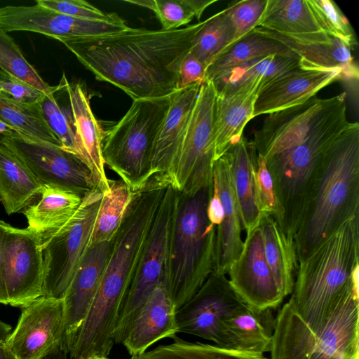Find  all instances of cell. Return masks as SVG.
Segmentation results:
<instances>
[{"label": "cell", "instance_id": "9", "mask_svg": "<svg viewBox=\"0 0 359 359\" xmlns=\"http://www.w3.org/2000/svg\"><path fill=\"white\" fill-rule=\"evenodd\" d=\"M102 194L98 187L87 192L70 221L41 240L43 295L64 297L89 248Z\"/></svg>", "mask_w": 359, "mask_h": 359}, {"label": "cell", "instance_id": "43", "mask_svg": "<svg viewBox=\"0 0 359 359\" xmlns=\"http://www.w3.org/2000/svg\"><path fill=\"white\" fill-rule=\"evenodd\" d=\"M254 181L256 203L259 212L271 215L281 228L283 215L272 178L265 158L258 154L254 170Z\"/></svg>", "mask_w": 359, "mask_h": 359}, {"label": "cell", "instance_id": "3", "mask_svg": "<svg viewBox=\"0 0 359 359\" xmlns=\"http://www.w3.org/2000/svg\"><path fill=\"white\" fill-rule=\"evenodd\" d=\"M359 215L344 222L298 263L288 303L309 325H323L351 290L359 289Z\"/></svg>", "mask_w": 359, "mask_h": 359}, {"label": "cell", "instance_id": "12", "mask_svg": "<svg viewBox=\"0 0 359 359\" xmlns=\"http://www.w3.org/2000/svg\"><path fill=\"white\" fill-rule=\"evenodd\" d=\"M3 269L8 304L24 307L43 296V259L40 237L27 228L0 220Z\"/></svg>", "mask_w": 359, "mask_h": 359}, {"label": "cell", "instance_id": "37", "mask_svg": "<svg viewBox=\"0 0 359 359\" xmlns=\"http://www.w3.org/2000/svg\"><path fill=\"white\" fill-rule=\"evenodd\" d=\"M169 344L160 345L128 359H269L264 354L242 352L217 344L191 342L178 337Z\"/></svg>", "mask_w": 359, "mask_h": 359}, {"label": "cell", "instance_id": "15", "mask_svg": "<svg viewBox=\"0 0 359 359\" xmlns=\"http://www.w3.org/2000/svg\"><path fill=\"white\" fill-rule=\"evenodd\" d=\"M4 344L15 359H43L64 346L63 298L41 296L22 307Z\"/></svg>", "mask_w": 359, "mask_h": 359}, {"label": "cell", "instance_id": "55", "mask_svg": "<svg viewBox=\"0 0 359 359\" xmlns=\"http://www.w3.org/2000/svg\"><path fill=\"white\" fill-rule=\"evenodd\" d=\"M0 94H4V93H3V90H2V89H1V86H0Z\"/></svg>", "mask_w": 359, "mask_h": 359}, {"label": "cell", "instance_id": "58", "mask_svg": "<svg viewBox=\"0 0 359 359\" xmlns=\"http://www.w3.org/2000/svg\"><path fill=\"white\" fill-rule=\"evenodd\" d=\"M0 202H1V199H0Z\"/></svg>", "mask_w": 359, "mask_h": 359}, {"label": "cell", "instance_id": "44", "mask_svg": "<svg viewBox=\"0 0 359 359\" xmlns=\"http://www.w3.org/2000/svg\"><path fill=\"white\" fill-rule=\"evenodd\" d=\"M266 4L267 0H243L228 5L225 10L234 30V43L258 26Z\"/></svg>", "mask_w": 359, "mask_h": 359}, {"label": "cell", "instance_id": "36", "mask_svg": "<svg viewBox=\"0 0 359 359\" xmlns=\"http://www.w3.org/2000/svg\"><path fill=\"white\" fill-rule=\"evenodd\" d=\"M0 123L25 137L60 146L44 120L39 104H21L0 94Z\"/></svg>", "mask_w": 359, "mask_h": 359}, {"label": "cell", "instance_id": "45", "mask_svg": "<svg viewBox=\"0 0 359 359\" xmlns=\"http://www.w3.org/2000/svg\"><path fill=\"white\" fill-rule=\"evenodd\" d=\"M36 4L59 13L78 18L106 22L123 20L115 13H104L83 0H36Z\"/></svg>", "mask_w": 359, "mask_h": 359}, {"label": "cell", "instance_id": "20", "mask_svg": "<svg viewBox=\"0 0 359 359\" xmlns=\"http://www.w3.org/2000/svg\"><path fill=\"white\" fill-rule=\"evenodd\" d=\"M254 32L277 40L300 58L299 66L307 69H340L343 80L358 81L359 72L351 53L353 48L324 32L289 35L257 27Z\"/></svg>", "mask_w": 359, "mask_h": 359}, {"label": "cell", "instance_id": "21", "mask_svg": "<svg viewBox=\"0 0 359 359\" xmlns=\"http://www.w3.org/2000/svg\"><path fill=\"white\" fill-rule=\"evenodd\" d=\"M339 80H343L340 69H307L299 66L261 89L255 100L253 117L301 104Z\"/></svg>", "mask_w": 359, "mask_h": 359}, {"label": "cell", "instance_id": "52", "mask_svg": "<svg viewBox=\"0 0 359 359\" xmlns=\"http://www.w3.org/2000/svg\"><path fill=\"white\" fill-rule=\"evenodd\" d=\"M0 359H15L6 349L4 343L0 344Z\"/></svg>", "mask_w": 359, "mask_h": 359}, {"label": "cell", "instance_id": "42", "mask_svg": "<svg viewBox=\"0 0 359 359\" xmlns=\"http://www.w3.org/2000/svg\"><path fill=\"white\" fill-rule=\"evenodd\" d=\"M323 32L351 47L358 44L354 31L342 11L332 0H309Z\"/></svg>", "mask_w": 359, "mask_h": 359}, {"label": "cell", "instance_id": "10", "mask_svg": "<svg viewBox=\"0 0 359 359\" xmlns=\"http://www.w3.org/2000/svg\"><path fill=\"white\" fill-rule=\"evenodd\" d=\"M177 196V191L170 187L165 188L116 322L115 344H122L139 311L154 288L163 282L168 241Z\"/></svg>", "mask_w": 359, "mask_h": 359}, {"label": "cell", "instance_id": "25", "mask_svg": "<svg viewBox=\"0 0 359 359\" xmlns=\"http://www.w3.org/2000/svg\"><path fill=\"white\" fill-rule=\"evenodd\" d=\"M265 85L259 81L228 93L216 94L213 123L215 161L243 137L245 125L254 118L255 100Z\"/></svg>", "mask_w": 359, "mask_h": 359}, {"label": "cell", "instance_id": "47", "mask_svg": "<svg viewBox=\"0 0 359 359\" xmlns=\"http://www.w3.org/2000/svg\"><path fill=\"white\" fill-rule=\"evenodd\" d=\"M205 67L189 50L182 61L178 75L177 89L194 83H203L205 79Z\"/></svg>", "mask_w": 359, "mask_h": 359}, {"label": "cell", "instance_id": "56", "mask_svg": "<svg viewBox=\"0 0 359 359\" xmlns=\"http://www.w3.org/2000/svg\"><path fill=\"white\" fill-rule=\"evenodd\" d=\"M4 136L0 135V142H1V140H2V137H3Z\"/></svg>", "mask_w": 359, "mask_h": 359}, {"label": "cell", "instance_id": "39", "mask_svg": "<svg viewBox=\"0 0 359 359\" xmlns=\"http://www.w3.org/2000/svg\"><path fill=\"white\" fill-rule=\"evenodd\" d=\"M152 11L159 20L163 30L170 31L199 20L204 11L217 0H125Z\"/></svg>", "mask_w": 359, "mask_h": 359}, {"label": "cell", "instance_id": "50", "mask_svg": "<svg viewBox=\"0 0 359 359\" xmlns=\"http://www.w3.org/2000/svg\"><path fill=\"white\" fill-rule=\"evenodd\" d=\"M43 359H69L67 352L64 346H62Z\"/></svg>", "mask_w": 359, "mask_h": 359}, {"label": "cell", "instance_id": "17", "mask_svg": "<svg viewBox=\"0 0 359 359\" xmlns=\"http://www.w3.org/2000/svg\"><path fill=\"white\" fill-rule=\"evenodd\" d=\"M128 27L124 20L106 22L78 18L59 13L38 4L0 8V29L4 31L32 32L60 42L79 37L111 34Z\"/></svg>", "mask_w": 359, "mask_h": 359}, {"label": "cell", "instance_id": "5", "mask_svg": "<svg viewBox=\"0 0 359 359\" xmlns=\"http://www.w3.org/2000/svg\"><path fill=\"white\" fill-rule=\"evenodd\" d=\"M212 191L213 182L194 194L178 191L163 276L177 310L198 291L213 271L217 226L207 215Z\"/></svg>", "mask_w": 359, "mask_h": 359}, {"label": "cell", "instance_id": "11", "mask_svg": "<svg viewBox=\"0 0 359 359\" xmlns=\"http://www.w3.org/2000/svg\"><path fill=\"white\" fill-rule=\"evenodd\" d=\"M216 93L212 83H202L172 174V188L194 194L213 182L215 142L213 134Z\"/></svg>", "mask_w": 359, "mask_h": 359}, {"label": "cell", "instance_id": "49", "mask_svg": "<svg viewBox=\"0 0 359 359\" xmlns=\"http://www.w3.org/2000/svg\"><path fill=\"white\" fill-rule=\"evenodd\" d=\"M1 237L2 233L1 229L0 228V304H8V300L4 276Z\"/></svg>", "mask_w": 359, "mask_h": 359}, {"label": "cell", "instance_id": "4", "mask_svg": "<svg viewBox=\"0 0 359 359\" xmlns=\"http://www.w3.org/2000/svg\"><path fill=\"white\" fill-rule=\"evenodd\" d=\"M359 215V124L351 123L327 151L304 208L294 243L298 263L344 222Z\"/></svg>", "mask_w": 359, "mask_h": 359}, {"label": "cell", "instance_id": "53", "mask_svg": "<svg viewBox=\"0 0 359 359\" xmlns=\"http://www.w3.org/2000/svg\"><path fill=\"white\" fill-rule=\"evenodd\" d=\"M78 359H109L108 356H104L100 355H92L87 357L78 358Z\"/></svg>", "mask_w": 359, "mask_h": 359}, {"label": "cell", "instance_id": "29", "mask_svg": "<svg viewBox=\"0 0 359 359\" xmlns=\"http://www.w3.org/2000/svg\"><path fill=\"white\" fill-rule=\"evenodd\" d=\"M231 180L242 228L247 233L259 225L262 213L255 198L254 170L257 153L244 137L228 151Z\"/></svg>", "mask_w": 359, "mask_h": 359}, {"label": "cell", "instance_id": "7", "mask_svg": "<svg viewBox=\"0 0 359 359\" xmlns=\"http://www.w3.org/2000/svg\"><path fill=\"white\" fill-rule=\"evenodd\" d=\"M349 123L346 102L297 146L266 159L283 215L281 229L294 241L304 208L330 147Z\"/></svg>", "mask_w": 359, "mask_h": 359}, {"label": "cell", "instance_id": "51", "mask_svg": "<svg viewBox=\"0 0 359 359\" xmlns=\"http://www.w3.org/2000/svg\"><path fill=\"white\" fill-rule=\"evenodd\" d=\"M11 327L0 320V340L4 341L11 332Z\"/></svg>", "mask_w": 359, "mask_h": 359}, {"label": "cell", "instance_id": "1", "mask_svg": "<svg viewBox=\"0 0 359 359\" xmlns=\"http://www.w3.org/2000/svg\"><path fill=\"white\" fill-rule=\"evenodd\" d=\"M203 21L175 30L128 27L62 43L95 78L133 100L163 97L177 90L180 64Z\"/></svg>", "mask_w": 359, "mask_h": 359}, {"label": "cell", "instance_id": "18", "mask_svg": "<svg viewBox=\"0 0 359 359\" xmlns=\"http://www.w3.org/2000/svg\"><path fill=\"white\" fill-rule=\"evenodd\" d=\"M242 302L226 275L212 271L198 291L177 310L178 333L194 335L217 344L224 320Z\"/></svg>", "mask_w": 359, "mask_h": 359}, {"label": "cell", "instance_id": "40", "mask_svg": "<svg viewBox=\"0 0 359 359\" xmlns=\"http://www.w3.org/2000/svg\"><path fill=\"white\" fill-rule=\"evenodd\" d=\"M55 93L45 95L39 103L44 120L60 142L61 147L77 156L89 167L76 133L71 107L67 109L61 106Z\"/></svg>", "mask_w": 359, "mask_h": 359}, {"label": "cell", "instance_id": "8", "mask_svg": "<svg viewBox=\"0 0 359 359\" xmlns=\"http://www.w3.org/2000/svg\"><path fill=\"white\" fill-rule=\"evenodd\" d=\"M172 95L133 100L126 114L104 136V165L133 192L142 191L146 184L156 140Z\"/></svg>", "mask_w": 359, "mask_h": 359}, {"label": "cell", "instance_id": "57", "mask_svg": "<svg viewBox=\"0 0 359 359\" xmlns=\"http://www.w3.org/2000/svg\"><path fill=\"white\" fill-rule=\"evenodd\" d=\"M4 341H3L0 340V344H2V343H4Z\"/></svg>", "mask_w": 359, "mask_h": 359}, {"label": "cell", "instance_id": "35", "mask_svg": "<svg viewBox=\"0 0 359 359\" xmlns=\"http://www.w3.org/2000/svg\"><path fill=\"white\" fill-rule=\"evenodd\" d=\"M135 193L121 180H109L107 189L102 193L89 247L113 239Z\"/></svg>", "mask_w": 359, "mask_h": 359}, {"label": "cell", "instance_id": "31", "mask_svg": "<svg viewBox=\"0 0 359 359\" xmlns=\"http://www.w3.org/2000/svg\"><path fill=\"white\" fill-rule=\"evenodd\" d=\"M299 62L300 58L297 55L257 57L227 69L208 81L212 83L217 95L228 93L255 82L260 81L266 85L299 67Z\"/></svg>", "mask_w": 359, "mask_h": 359}, {"label": "cell", "instance_id": "54", "mask_svg": "<svg viewBox=\"0 0 359 359\" xmlns=\"http://www.w3.org/2000/svg\"><path fill=\"white\" fill-rule=\"evenodd\" d=\"M0 135L4 136V135H5V133H4L2 131L0 130Z\"/></svg>", "mask_w": 359, "mask_h": 359}, {"label": "cell", "instance_id": "48", "mask_svg": "<svg viewBox=\"0 0 359 359\" xmlns=\"http://www.w3.org/2000/svg\"><path fill=\"white\" fill-rule=\"evenodd\" d=\"M207 215L209 221L216 226L220 224L223 218V208L214 181L212 194L208 205Z\"/></svg>", "mask_w": 359, "mask_h": 359}, {"label": "cell", "instance_id": "30", "mask_svg": "<svg viewBox=\"0 0 359 359\" xmlns=\"http://www.w3.org/2000/svg\"><path fill=\"white\" fill-rule=\"evenodd\" d=\"M42 184L27 165L0 142V199L6 212L21 211L39 196Z\"/></svg>", "mask_w": 359, "mask_h": 359}, {"label": "cell", "instance_id": "2", "mask_svg": "<svg viewBox=\"0 0 359 359\" xmlns=\"http://www.w3.org/2000/svg\"><path fill=\"white\" fill-rule=\"evenodd\" d=\"M165 188L136 192L111 241L101 281L90 310L70 339L75 355L108 356L114 333L147 235Z\"/></svg>", "mask_w": 359, "mask_h": 359}, {"label": "cell", "instance_id": "23", "mask_svg": "<svg viewBox=\"0 0 359 359\" xmlns=\"http://www.w3.org/2000/svg\"><path fill=\"white\" fill-rule=\"evenodd\" d=\"M176 311V307L161 282L139 311L122 342L129 355H140L156 341L176 337L178 334Z\"/></svg>", "mask_w": 359, "mask_h": 359}, {"label": "cell", "instance_id": "6", "mask_svg": "<svg viewBox=\"0 0 359 359\" xmlns=\"http://www.w3.org/2000/svg\"><path fill=\"white\" fill-rule=\"evenodd\" d=\"M358 316L359 292L353 288L318 327L287 302L274 319L269 359H359Z\"/></svg>", "mask_w": 359, "mask_h": 359}, {"label": "cell", "instance_id": "26", "mask_svg": "<svg viewBox=\"0 0 359 359\" xmlns=\"http://www.w3.org/2000/svg\"><path fill=\"white\" fill-rule=\"evenodd\" d=\"M65 89L77 137L97 187L103 193L107 189L109 181L102 154L104 133L91 109L89 97L83 85L71 84L66 79Z\"/></svg>", "mask_w": 359, "mask_h": 359}, {"label": "cell", "instance_id": "19", "mask_svg": "<svg viewBox=\"0 0 359 359\" xmlns=\"http://www.w3.org/2000/svg\"><path fill=\"white\" fill-rule=\"evenodd\" d=\"M201 85L194 83L172 93L168 111L156 140L150 170L142 191L172 187L178 152Z\"/></svg>", "mask_w": 359, "mask_h": 359}, {"label": "cell", "instance_id": "27", "mask_svg": "<svg viewBox=\"0 0 359 359\" xmlns=\"http://www.w3.org/2000/svg\"><path fill=\"white\" fill-rule=\"evenodd\" d=\"M85 194L64 187L43 184L39 199L21 211L27 219V229L41 241L70 221Z\"/></svg>", "mask_w": 359, "mask_h": 359}, {"label": "cell", "instance_id": "24", "mask_svg": "<svg viewBox=\"0 0 359 359\" xmlns=\"http://www.w3.org/2000/svg\"><path fill=\"white\" fill-rule=\"evenodd\" d=\"M212 172L223 208L222 222L216 228L213 272L226 275L243 248L241 219L231 180L229 152L215 161Z\"/></svg>", "mask_w": 359, "mask_h": 359}, {"label": "cell", "instance_id": "22", "mask_svg": "<svg viewBox=\"0 0 359 359\" xmlns=\"http://www.w3.org/2000/svg\"><path fill=\"white\" fill-rule=\"evenodd\" d=\"M111 241L89 247L67 290L64 300L65 342L83 323L97 292Z\"/></svg>", "mask_w": 359, "mask_h": 359}, {"label": "cell", "instance_id": "34", "mask_svg": "<svg viewBox=\"0 0 359 359\" xmlns=\"http://www.w3.org/2000/svg\"><path fill=\"white\" fill-rule=\"evenodd\" d=\"M269 55H297L283 43L252 31L216 57L206 69L205 81L245 62Z\"/></svg>", "mask_w": 359, "mask_h": 359}, {"label": "cell", "instance_id": "38", "mask_svg": "<svg viewBox=\"0 0 359 359\" xmlns=\"http://www.w3.org/2000/svg\"><path fill=\"white\" fill-rule=\"evenodd\" d=\"M234 43V30L224 9L203 21L190 51L207 67Z\"/></svg>", "mask_w": 359, "mask_h": 359}, {"label": "cell", "instance_id": "33", "mask_svg": "<svg viewBox=\"0 0 359 359\" xmlns=\"http://www.w3.org/2000/svg\"><path fill=\"white\" fill-rule=\"evenodd\" d=\"M257 27L289 35L324 32L309 0H267Z\"/></svg>", "mask_w": 359, "mask_h": 359}, {"label": "cell", "instance_id": "16", "mask_svg": "<svg viewBox=\"0 0 359 359\" xmlns=\"http://www.w3.org/2000/svg\"><path fill=\"white\" fill-rule=\"evenodd\" d=\"M227 274L236 294L255 311L276 309L285 299L267 262L259 225L246 233L243 250Z\"/></svg>", "mask_w": 359, "mask_h": 359}, {"label": "cell", "instance_id": "14", "mask_svg": "<svg viewBox=\"0 0 359 359\" xmlns=\"http://www.w3.org/2000/svg\"><path fill=\"white\" fill-rule=\"evenodd\" d=\"M346 93L327 99L316 96L306 102L270 114L252 141L265 159L303 142L331 113L345 103Z\"/></svg>", "mask_w": 359, "mask_h": 359}, {"label": "cell", "instance_id": "41", "mask_svg": "<svg viewBox=\"0 0 359 359\" xmlns=\"http://www.w3.org/2000/svg\"><path fill=\"white\" fill-rule=\"evenodd\" d=\"M0 29V68L1 69L35 87L46 95L55 93L60 85L50 86L39 75L35 68L27 60L14 39Z\"/></svg>", "mask_w": 359, "mask_h": 359}, {"label": "cell", "instance_id": "28", "mask_svg": "<svg viewBox=\"0 0 359 359\" xmlns=\"http://www.w3.org/2000/svg\"><path fill=\"white\" fill-rule=\"evenodd\" d=\"M270 311H257L242 302L224 320L217 345L242 352H269L272 331L266 316Z\"/></svg>", "mask_w": 359, "mask_h": 359}, {"label": "cell", "instance_id": "32", "mask_svg": "<svg viewBox=\"0 0 359 359\" xmlns=\"http://www.w3.org/2000/svg\"><path fill=\"white\" fill-rule=\"evenodd\" d=\"M259 226L267 262L280 292L286 298L292 292L298 269L294 241L286 236L280 225L269 214L262 213Z\"/></svg>", "mask_w": 359, "mask_h": 359}, {"label": "cell", "instance_id": "46", "mask_svg": "<svg viewBox=\"0 0 359 359\" xmlns=\"http://www.w3.org/2000/svg\"><path fill=\"white\" fill-rule=\"evenodd\" d=\"M0 86L4 94L24 104H37L46 95L32 85L2 70L0 71Z\"/></svg>", "mask_w": 359, "mask_h": 359}, {"label": "cell", "instance_id": "13", "mask_svg": "<svg viewBox=\"0 0 359 359\" xmlns=\"http://www.w3.org/2000/svg\"><path fill=\"white\" fill-rule=\"evenodd\" d=\"M7 146L42 184L67 187L82 194L97 187L89 167L60 146L13 132L2 137Z\"/></svg>", "mask_w": 359, "mask_h": 359}]
</instances>
